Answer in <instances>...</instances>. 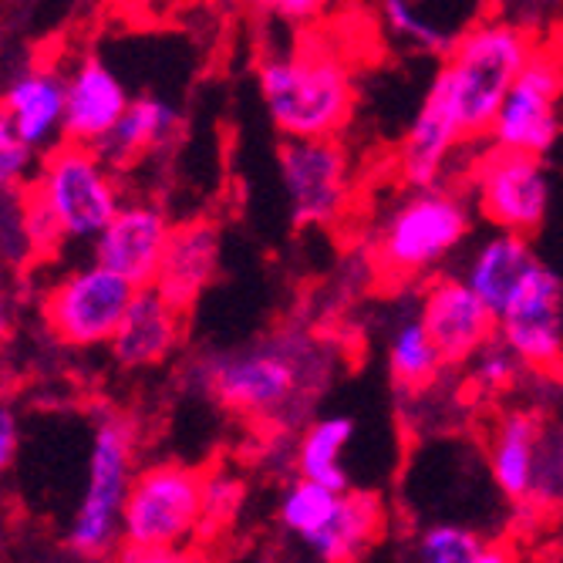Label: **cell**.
I'll return each mask as SVG.
<instances>
[{
    "label": "cell",
    "mask_w": 563,
    "mask_h": 563,
    "mask_svg": "<svg viewBox=\"0 0 563 563\" xmlns=\"http://www.w3.org/2000/svg\"><path fill=\"white\" fill-rule=\"evenodd\" d=\"M338 372L334 347L303 331H274L253 344L207 357L196 375L207 395L227 412L290 429L331 388Z\"/></svg>",
    "instance_id": "cell-1"
},
{
    "label": "cell",
    "mask_w": 563,
    "mask_h": 563,
    "mask_svg": "<svg viewBox=\"0 0 563 563\" xmlns=\"http://www.w3.org/2000/svg\"><path fill=\"white\" fill-rule=\"evenodd\" d=\"M257 88L284 139L341 135L354 112V78L347 62L318 41L267 55L257 68Z\"/></svg>",
    "instance_id": "cell-2"
},
{
    "label": "cell",
    "mask_w": 563,
    "mask_h": 563,
    "mask_svg": "<svg viewBox=\"0 0 563 563\" xmlns=\"http://www.w3.org/2000/svg\"><path fill=\"white\" fill-rule=\"evenodd\" d=\"M476 207L463 189L445 183L408 186V192L382 217L372 261L388 280L408 284L435 274L466 246Z\"/></svg>",
    "instance_id": "cell-3"
},
{
    "label": "cell",
    "mask_w": 563,
    "mask_h": 563,
    "mask_svg": "<svg viewBox=\"0 0 563 563\" xmlns=\"http://www.w3.org/2000/svg\"><path fill=\"white\" fill-rule=\"evenodd\" d=\"M533 47L537 41L527 27L499 18L476 21L473 27L459 31L432 81L452 101L466 139H483L489 132L506 88L514 85Z\"/></svg>",
    "instance_id": "cell-4"
},
{
    "label": "cell",
    "mask_w": 563,
    "mask_h": 563,
    "mask_svg": "<svg viewBox=\"0 0 563 563\" xmlns=\"http://www.w3.org/2000/svg\"><path fill=\"white\" fill-rule=\"evenodd\" d=\"M202 476L183 463L135 470L125 509L119 556L142 563L186 560V547L202 537Z\"/></svg>",
    "instance_id": "cell-5"
},
{
    "label": "cell",
    "mask_w": 563,
    "mask_h": 563,
    "mask_svg": "<svg viewBox=\"0 0 563 563\" xmlns=\"http://www.w3.org/2000/svg\"><path fill=\"white\" fill-rule=\"evenodd\" d=\"M385 503L372 489H331L297 476L277 503V527L307 556L324 563L362 560L385 530Z\"/></svg>",
    "instance_id": "cell-6"
},
{
    "label": "cell",
    "mask_w": 563,
    "mask_h": 563,
    "mask_svg": "<svg viewBox=\"0 0 563 563\" xmlns=\"http://www.w3.org/2000/svg\"><path fill=\"white\" fill-rule=\"evenodd\" d=\"M139 435L125 416H106L91 432L85 493L71 514L65 547L81 560L119 553L122 509L135 479Z\"/></svg>",
    "instance_id": "cell-7"
},
{
    "label": "cell",
    "mask_w": 563,
    "mask_h": 563,
    "mask_svg": "<svg viewBox=\"0 0 563 563\" xmlns=\"http://www.w3.org/2000/svg\"><path fill=\"white\" fill-rule=\"evenodd\" d=\"M34 189L44 196L68 243H91L122 207L119 173L95 145L62 139L41 152Z\"/></svg>",
    "instance_id": "cell-8"
},
{
    "label": "cell",
    "mask_w": 563,
    "mask_h": 563,
    "mask_svg": "<svg viewBox=\"0 0 563 563\" xmlns=\"http://www.w3.org/2000/svg\"><path fill=\"white\" fill-rule=\"evenodd\" d=\"M139 287L115 271L88 261L62 274L41 297L44 331L65 347L85 351L109 344L135 300Z\"/></svg>",
    "instance_id": "cell-9"
},
{
    "label": "cell",
    "mask_w": 563,
    "mask_h": 563,
    "mask_svg": "<svg viewBox=\"0 0 563 563\" xmlns=\"http://www.w3.org/2000/svg\"><path fill=\"white\" fill-rule=\"evenodd\" d=\"M277 173L294 227H334L354 196V163L338 135L284 139Z\"/></svg>",
    "instance_id": "cell-10"
},
{
    "label": "cell",
    "mask_w": 563,
    "mask_h": 563,
    "mask_svg": "<svg viewBox=\"0 0 563 563\" xmlns=\"http://www.w3.org/2000/svg\"><path fill=\"white\" fill-rule=\"evenodd\" d=\"M560 98H563V55L553 44H537L514 85L506 88L493 125L486 132L489 145L550 156L560 142Z\"/></svg>",
    "instance_id": "cell-11"
},
{
    "label": "cell",
    "mask_w": 563,
    "mask_h": 563,
    "mask_svg": "<svg viewBox=\"0 0 563 563\" xmlns=\"http://www.w3.org/2000/svg\"><path fill=\"white\" fill-rule=\"evenodd\" d=\"M550 196L543 156L489 145L473 169V207L493 230L533 236L550 213Z\"/></svg>",
    "instance_id": "cell-12"
},
{
    "label": "cell",
    "mask_w": 563,
    "mask_h": 563,
    "mask_svg": "<svg viewBox=\"0 0 563 563\" xmlns=\"http://www.w3.org/2000/svg\"><path fill=\"white\" fill-rule=\"evenodd\" d=\"M496 338L527 372H563V280L543 261L496 311Z\"/></svg>",
    "instance_id": "cell-13"
},
{
    "label": "cell",
    "mask_w": 563,
    "mask_h": 563,
    "mask_svg": "<svg viewBox=\"0 0 563 563\" xmlns=\"http://www.w3.org/2000/svg\"><path fill=\"white\" fill-rule=\"evenodd\" d=\"M416 311L445 365H466L486 341L496 338L493 307L466 284L463 274L432 277L419 294Z\"/></svg>",
    "instance_id": "cell-14"
},
{
    "label": "cell",
    "mask_w": 563,
    "mask_h": 563,
    "mask_svg": "<svg viewBox=\"0 0 563 563\" xmlns=\"http://www.w3.org/2000/svg\"><path fill=\"white\" fill-rule=\"evenodd\" d=\"M173 233V220L156 202H122L109 227L91 240V261L115 271L129 284L152 287Z\"/></svg>",
    "instance_id": "cell-15"
},
{
    "label": "cell",
    "mask_w": 563,
    "mask_h": 563,
    "mask_svg": "<svg viewBox=\"0 0 563 563\" xmlns=\"http://www.w3.org/2000/svg\"><path fill=\"white\" fill-rule=\"evenodd\" d=\"M470 142L459 122L452 101L445 91L432 81L416 119L408 122L401 142H398V176L405 186H435L442 183L449 159L455 148Z\"/></svg>",
    "instance_id": "cell-16"
},
{
    "label": "cell",
    "mask_w": 563,
    "mask_h": 563,
    "mask_svg": "<svg viewBox=\"0 0 563 563\" xmlns=\"http://www.w3.org/2000/svg\"><path fill=\"white\" fill-rule=\"evenodd\" d=\"M129 88L98 55H85L65 75V132L62 139L101 145L129 109Z\"/></svg>",
    "instance_id": "cell-17"
},
{
    "label": "cell",
    "mask_w": 563,
    "mask_h": 563,
    "mask_svg": "<svg viewBox=\"0 0 563 563\" xmlns=\"http://www.w3.org/2000/svg\"><path fill=\"white\" fill-rule=\"evenodd\" d=\"M186 311L166 300L156 287H142L109 341L115 365L125 372H145L163 365L183 344Z\"/></svg>",
    "instance_id": "cell-18"
},
{
    "label": "cell",
    "mask_w": 563,
    "mask_h": 563,
    "mask_svg": "<svg viewBox=\"0 0 563 563\" xmlns=\"http://www.w3.org/2000/svg\"><path fill=\"white\" fill-rule=\"evenodd\" d=\"M220 261H223V233L213 220L173 223L163 264L152 287L176 307H183V311H189L202 297V290L217 280Z\"/></svg>",
    "instance_id": "cell-19"
},
{
    "label": "cell",
    "mask_w": 563,
    "mask_h": 563,
    "mask_svg": "<svg viewBox=\"0 0 563 563\" xmlns=\"http://www.w3.org/2000/svg\"><path fill=\"white\" fill-rule=\"evenodd\" d=\"M543 435V419L533 408H509L493 426L486 466L499 496L509 503H537Z\"/></svg>",
    "instance_id": "cell-20"
},
{
    "label": "cell",
    "mask_w": 563,
    "mask_h": 563,
    "mask_svg": "<svg viewBox=\"0 0 563 563\" xmlns=\"http://www.w3.org/2000/svg\"><path fill=\"white\" fill-rule=\"evenodd\" d=\"M18 132L37 152L62 142L65 132V71L51 65H31L14 75L0 95Z\"/></svg>",
    "instance_id": "cell-21"
},
{
    "label": "cell",
    "mask_w": 563,
    "mask_h": 563,
    "mask_svg": "<svg viewBox=\"0 0 563 563\" xmlns=\"http://www.w3.org/2000/svg\"><path fill=\"white\" fill-rule=\"evenodd\" d=\"M179 125H183V115L173 101H166L159 95H139L129 101L125 115L106 135V142L95 148L115 173H125L135 163H142L145 156H152V152L169 145L179 135Z\"/></svg>",
    "instance_id": "cell-22"
},
{
    "label": "cell",
    "mask_w": 563,
    "mask_h": 563,
    "mask_svg": "<svg viewBox=\"0 0 563 563\" xmlns=\"http://www.w3.org/2000/svg\"><path fill=\"white\" fill-rule=\"evenodd\" d=\"M537 264H540V257H537L530 236L509 233V230H493L489 236H483L473 246L470 261L463 267V277L496 314L499 307L509 300V294L527 280V274Z\"/></svg>",
    "instance_id": "cell-23"
},
{
    "label": "cell",
    "mask_w": 563,
    "mask_h": 563,
    "mask_svg": "<svg viewBox=\"0 0 563 563\" xmlns=\"http://www.w3.org/2000/svg\"><path fill=\"white\" fill-rule=\"evenodd\" d=\"M357 422L351 416H321L303 426L294 449L297 476L318 479L331 489H351V473L344 470V449L354 442Z\"/></svg>",
    "instance_id": "cell-24"
},
{
    "label": "cell",
    "mask_w": 563,
    "mask_h": 563,
    "mask_svg": "<svg viewBox=\"0 0 563 563\" xmlns=\"http://www.w3.org/2000/svg\"><path fill=\"white\" fill-rule=\"evenodd\" d=\"M385 365L398 391H426L442 375L445 357L439 354L419 311H408L391 324L385 341Z\"/></svg>",
    "instance_id": "cell-25"
},
{
    "label": "cell",
    "mask_w": 563,
    "mask_h": 563,
    "mask_svg": "<svg viewBox=\"0 0 563 563\" xmlns=\"http://www.w3.org/2000/svg\"><path fill=\"white\" fill-rule=\"evenodd\" d=\"M412 556L422 563H503L509 560L506 550H496V543L486 533L466 523L422 527L412 543Z\"/></svg>",
    "instance_id": "cell-26"
},
{
    "label": "cell",
    "mask_w": 563,
    "mask_h": 563,
    "mask_svg": "<svg viewBox=\"0 0 563 563\" xmlns=\"http://www.w3.org/2000/svg\"><path fill=\"white\" fill-rule=\"evenodd\" d=\"M426 4L429 0H378V18L398 44L442 58L459 34L442 24Z\"/></svg>",
    "instance_id": "cell-27"
},
{
    "label": "cell",
    "mask_w": 563,
    "mask_h": 563,
    "mask_svg": "<svg viewBox=\"0 0 563 563\" xmlns=\"http://www.w3.org/2000/svg\"><path fill=\"white\" fill-rule=\"evenodd\" d=\"M41 152L24 142L8 106L0 101V189H21L34 179Z\"/></svg>",
    "instance_id": "cell-28"
},
{
    "label": "cell",
    "mask_w": 563,
    "mask_h": 563,
    "mask_svg": "<svg viewBox=\"0 0 563 563\" xmlns=\"http://www.w3.org/2000/svg\"><path fill=\"white\" fill-rule=\"evenodd\" d=\"M470 378L479 391H489V395H499V391H509L517 388L520 375L527 372L520 357L509 351L499 338L486 341L473 357H470Z\"/></svg>",
    "instance_id": "cell-29"
},
{
    "label": "cell",
    "mask_w": 563,
    "mask_h": 563,
    "mask_svg": "<svg viewBox=\"0 0 563 563\" xmlns=\"http://www.w3.org/2000/svg\"><path fill=\"white\" fill-rule=\"evenodd\" d=\"M246 486L233 473H207L202 476V537L227 527L243 506Z\"/></svg>",
    "instance_id": "cell-30"
},
{
    "label": "cell",
    "mask_w": 563,
    "mask_h": 563,
    "mask_svg": "<svg viewBox=\"0 0 563 563\" xmlns=\"http://www.w3.org/2000/svg\"><path fill=\"white\" fill-rule=\"evenodd\" d=\"M21 189H0V257L8 261H27V253H34L24 227Z\"/></svg>",
    "instance_id": "cell-31"
},
{
    "label": "cell",
    "mask_w": 563,
    "mask_h": 563,
    "mask_svg": "<svg viewBox=\"0 0 563 563\" xmlns=\"http://www.w3.org/2000/svg\"><path fill=\"white\" fill-rule=\"evenodd\" d=\"M21 449V416L11 401L0 398V473H8Z\"/></svg>",
    "instance_id": "cell-32"
},
{
    "label": "cell",
    "mask_w": 563,
    "mask_h": 563,
    "mask_svg": "<svg viewBox=\"0 0 563 563\" xmlns=\"http://www.w3.org/2000/svg\"><path fill=\"white\" fill-rule=\"evenodd\" d=\"M267 8L284 24H311L314 18L324 14L328 0H267Z\"/></svg>",
    "instance_id": "cell-33"
},
{
    "label": "cell",
    "mask_w": 563,
    "mask_h": 563,
    "mask_svg": "<svg viewBox=\"0 0 563 563\" xmlns=\"http://www.w3.org/2000/svg\"><path fill=\"white\" fill-rule=\"evenodd\" d=\"M8 338H11V303L0 297V351H4Z\"/></svg>",
    "instance_id": "cell-34"
},
{
    "label": "cell",
    "mask_w": 563,
    "mask_h": 563,
    "mask_svg": "<svg viewBox=\"0 0 563 563\" xmlns=\"http://www.w3.org/2000/svg\"><path fill=\"white\" fill-rule=\"evenodd\" d=\"M0 385H4V365H0Z\"/></svg>",
    "instance_id": "cell-35"
}]
</instances>
